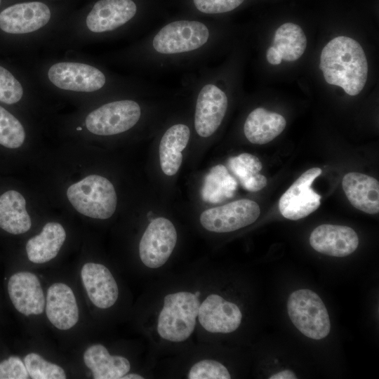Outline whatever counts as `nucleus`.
I'll return each mask as SVG.
<instances>
[{"label":"nucleus","mask_w":379,"mask_h":379,"mask_svg":"<svg viewBox=\"0 0 379 379\" xmlns=\"http://www.w3.org/2000/svg\"><path fill=\"white\" fill-rule=\"evenodd\" d=\"M245 0H192L194 8L201 14L218 15L231 12Z\"/></svg>","instance_id":"nucleus-32"},{"label":"nucleus","mask_w":379,"mask_h":379,"mask_svg":"<svg viewBox=\"0 0 379 379\" xmlns=\"http://www.w3.org/2000/svg\"><path fill=\"white\" fill-rule=\"evenodd\" d=\"M0 3H1V0H0Z\"/></svg>","instance_id":"nucleus-38"},{"label":"nucleus","mask_w":379,"mask_h":379,"mask_svg":"<svg viewBox=\"0 0 379 379\" xmlns=\"http://www.w3.org/2000/svg\"><path fill=\"white\" fill-rule=\"evenodd\" d=\"M144 377L137 373H128L124 375L121 379H143Z\"/></svg>","instance_id":"nucleus-36"},{"label":"nucleus","mask_w":379,"mask_h":379,"mask_svg":"<svg viewBox=\"0 0 379 379\" xmlns=\"http://www.w3.org/2000/svg\"><path fill=\"white\" fill-rule=\"evenodd\" d=\"M81 282L92 304L100 309L112 307L119 298L117 283L104 265L86 262L80 272Z\"/></svg>","instance_id":"nucleus-16"},{"label":"nucleus","mask_w":379,"mask_h":379,"mask_svg":"<svg viewBox=\"0 0 379 379\" xmlns=\"http://www.w3.org/2000/svg\"><path fill=\"white\" fill-rule=\"evenodd\" d=\"M319 67L326 81L341 87L352 96L364 88L368 62L361 46L352 38L339 36L330 41L320 55Z\"/></svg>","instance_id":"nucleus-3"},{"label":"nucleus","mask_w":379,"mask_h":379,"mask_svg":"<svg viewBox=\"0 0 379 379\" xmlns=\"http://www.w3.org/2000/svg\"><path fill=\"white\" fill-rule=\"evenodd\" d=\"M176 229L168 219L159 217L147 225L139 243V256L142 264L150 269L163 266L176 245Z\"/></svg>","instance_id":"nucleus-8"},{"label":"nucleus","mask_w":379,"mask_h":379,"mask_svg":"<svg viewBox=\"0 0 379 379\" xmlns=\"http://www.w3.org/2000/svg\"><path fill=\"white\" fill-rule=\"evenodd\" d=\"M22 95L20 83L8 70L0 66V101L14 104L22 98Z\"/></svg>","instance_id":"nucleus-31"},{"label":"nucleus","mask_w":379,"mask_h":379,"mask_svg":"<svg viewBox=\"0 0 379 379\" xmlns=\"http://www.w3.org/2000/svg\"><path fill=\"white\" fill-rule=\"evenodd\" d=\"M225 74L207 65L187 72L182 87L194 98V128L201 138L212 136L221 126L229 106Z\"/></svg>","instance_id":"nucleus-2"},{"label":"nucleus","mask_w":379,"mask_h":379,"mask_svg":"<svg viewBox=\"0 0 379 379\" xmlns=\"http://www.w3.org/2000/svg\"><path fill=\"white\" fill-rule=\"evenodd\" d=\"M241 319L242 314L239 307L218 294H208L200 302L197 321L207 332H233L239 328Z\"/></svg>","instance_id":"nucleus-12"},{"label":"nucleus","mask_w":379,"mask_h":379,"mask_svg":"<svg viewBox=\"0 0 379 379\" xmlns=\"http://www.w3.org/2000/svg\"><path fill=\"white\" fill-rule=\"evenodd\" d=\"M29 375L24 361L11 356L0 362V379H28Z\"/></svg>","instance_id":"nucleus-33"},{"label":"nucleus","mask_w":379,"mask_h":379,"mask_svg":"<svg viewBox=\"0 0 379 379\" xmlns=\"http://www.w3.org/2000/svg\"><path fill=\"white\" fill-rule=\"evenodd\" d=\"M321 172L317 167L306 171L281 197L279 208L284 218L297 220L309 215L320 206L321 197L311 185Z\"/></svg>","instance_id":"nucleus-10"},{"label":"nucleus","mask_w":379,"mask_h":379,"mask_svg":"<svg viewBox=\"0 0 379 379\" xmlns=\"http://www.w3.org/2000/svg\"><path fill=\"white\" fill-rule=\"evenodd\" d=\"M25 139L24 128L19 120L0 106V145L10 149L20 147Z\"/></svg>","instance_id":"nucleus-28"},{"label":"nucleus","mask_w":379,"mask_h":379,"mask_svg":"<svg viewBox=\"0 0 379 379\" xmlns=\"http://www.w3.org/2000/svg\"><path fill=\"white\" fill-rule=\"evenodd\" d=\"M270 379H296L295 373L291 370H284L275 373L270 377Z\"/></svg>","instance_id":"nucleus-35"},{"label":"nucleus","mask_w":379,"mask_h":379,"mask_svg":"<svg viewBox=\"0 0 379 379\" xmlns=\"http://www.w3.org/2000/svg\"><path fill=\"white\" fill-rule=\"evenodd\" d=\"M66 239L63 226L55 222H47L41 232L30 238L25 246L29 260L43 264L55 258Z\"/></svg>","instance_id":"nucleus-23"},{"label":"nucleus","mask_w":379,"mask_h":379,"mask_svg":"<svg viewBox=\"0 0 379 379\" xmlns=\"http://www.w3.org/2000/svg\"><path fill=\"white\" fill-rule=\"evenodd\" d=\"M266 58L269 63L271 65H279L282 58L279 52L273 47L271 46L267 50Z\"/></svg>","instance_id":"nucleus-34"},{"label":"nucleus","mask_w":379,"mask_h":379,"mask_svg":"<svg viewBox=\"0 0 379 379\" xmlns=\"http://www.w3.org/2000/svg\"><path fill=\"white\" fill-rule=\"evenodd\" d=\"M199 295V291H180L164 296L157 321L160 338L168 342L181 343L192 335L197 325Z\"/></svg>","instance_id":"nucleus-4"},{"label":"nucleus","mask_w":379,"mask_h":379,"mask_svg":"<svg viewBox=\"0 0 379 379\" xmlns=\"http://www.w3.org/2000/svg\"><path fill=\"white\" fill-rule=\"evenodd\" d=\"M49 8L40 1L12 5L0 13V28L14 34L30 33L46 25L51 19Z\"/></svg>","instance_id":"nucleus-15"},{"label":"nucleus","mask_w":379,"mask_h":379,"mask_svg":"<svg viewBox=\"0 0 379 379\" xmlns=\"http://www.w3.org/2000/svg\"><path fill=\"white\" fill-rule=\"evenodd\" d=\"M286 125V119L282 115L258 107L248 114L243 129L245 137L250 142L263 145L279 135Z\"/></svg>","instance_id":"nucleus-22"},{"label":"nucleus","mask_w":379,"mask_h":379,"mask_svg":"<svg viewBox=\"0 0 379 379\" xmlns=\"http://www.w3.org/2000/svg\"><path fill=\"white\" fill-rule=\"evenodd\" d=\"M45 312L56 328L67 331L73 328L79 321V310L72 288L62 282L51 284L46 293Z\"/></svg>","instance_id":"nucleus-17"},{"label":"nucleus","mask_w":379,"mask_h":379,"mask_svg":"<svg viewBox=\"0 0 379 379\" xmlns=\"http://www.w3.org/2000/svg\"><path fill=\"white\" fill-rule=\"evenodd\" d=\"M287 311L294 326L305 336L321 340L331 331L326 306L320 297L309 289L293 292L287 301Z\"/></svg>","instance_id":"nucleus-6"},{"label":"nucleus","mask_w":379,"mask_h":379,"mask_svg":"<svg viewBox=\"0 0 379 379\" xmlns=\"http://www.w3.org/2000/svg\"><path fill=\"white\" fill-rule=\"evenodd\" d=\"M307 43V37L302 28L294 23L286 22L276 30L272 46L282 60L293 62L302 55Z\"/></svg>","instance_id":"nucleus-26"},{"label":"nucleus","mask_w":379,"mask_h":379,"mask_svg":"<svg viewBox=\"0 0 379 379\" xmlns=\"http://www.w3.org/2000/svg\"><path fill=\"white\" fill-rule=\"evenodd\" d=\"M138 9L133 0H99L86 17V26L93 33L114 32L133 20Z\"/></svg>","instance_id":"nucleus-13"},{"label":"nucleus","mask_w":379,"mask_h":379,"mask_svg":"<svg viewBox=\"0 0 379 379\" xmlns=\"http://www.w3.org/2000/svg\"><path fill=\"white\" fill-rule=\"evenodd\" d=\"M237 187L235 178L229 173L225 166L218 165L211 169L204 190L205 194H208V200L217 203L232 197Z\"/></svg>","instance_id":"nucleus-27"},{"label":"nucleus","mask_w":379,"mask_h":379,"mask_svg":"<svg viewBox=\"0 0 379 379\" xmlns=\"http://www.w3.org/2000/svg\"><path fill=\"white\" fill-rule=\"evenodd\" d=\"M81 128H80V127L77 128V130H81Z\"/></svg>","instance_id":"nucleus-37"},{"label":"nucleus","mask_w":379,"mask_h":379,"mask_svg":"<svg viewBox=\"0 0 379 379\" xmlns=\"http://www.w3.org/2000/svg\"><path fill=\"white\" fill-rule=\"evenodd\" d=\"M142 108L132 99H122L104 104L86 117V128L93 134L109 136L126 132L140 121Z\"/></svg>","instance_id":"nucleus-7"},{"label":"nucleus","mask_w":379,"mask_h":379,"mask_svg":"<svg viewBox=\"0 0 379 379\" xmlns=\"http://www.w3.org/2000/svg\"><path fill=\"white\" fill-rule=\"evenodd\" d=\"M32 221L26 209L24 197L15 190H8L0 196V227L13 234L29 230Z\"/></svg>","instance_id":"nucleus-24"},{"label":"nucleus","mask_w":379,"mask_h":379,"mask_svg":"<svg viewBox=\"0 0 379 379\" xmlns=\"http://www.w3.org/2000/svg\"><path fill=\"white\" fill-rule=\"evenodd\" d=\"M260 214L258 204L244 199L204 211L200 215V222L209 232L225 233L251 225Z\"/></svg>","instance_id":"nucleus-9"},{"label":"nucleus","mask_w":379,"mask_h":379,"mask_svg":"<svg viewBox=\"0 0 379 379\" xmlns=\"http://www.w3.org/2000/svg\"><path fill=\"white\" fill-rule=\"evenodd\" d=\"M29 377L32 379H65V371L60 366L45 359L38 353H28L23 359Z\"/></svg>","instance_id":"nucleus-29"},{"label":"nucleus","mask_w":379,"mask_h":379,"mask_svg":"<svg viewBox=\"0 0 379 379\" xmlns=\"http://www.w3.org/2000/svg\"><path fill=\"white\" fill-rule=\"evenodd\" d=\"M67 197L79 213L95 219L109 218L117 204L114 185L106 178L98 175H88L70 185Z\"/></svg>","instance_id":"nucleus-5"},{"label":"nucleus","mask_w":379,"mask_h":379,"mask_svg":"<svg viewBox=\"0 0 379 379\" xmlns=\"http://www.w3.org/2000/svg\"><path fill=\"white\" fill-rule=\"evenodd\" d=\"M310 244L320 253L333 257H345L357 248L359 237L350 227L323 224L312 232Z\"/></svg>","instance_id":"nucleus-18"},{"label":"nucleus","mask_w":379,"mask_h":379,"mask_svg":"<svg viewBox=\"0 0 379 379\" xmlns=\"http://www.w3.org/2000/svg\"><path fill=\"white\" fill-rule=\"evenodd\" d=\"M187 378L190 379H230V373L220 362L213 359H203L190 368Z\"/></svg>","instance_id":"nucleus-30"},{"label":"nucleus","mask_w":379,"mask_h":379,"mask_svg":"<svg viewBox=\"0 0 379 379\" xmlns=\"http://www.w3.org/2000/svg\"><path fill=\"white\" fill-rule=\"evenodd\" d=\"M221 39V30L207 20H173L149 32L138 44L135 59L149 74L190 72L208 65Z\"/></svg>","instance_id":"nucleus-1"},{"label":"nucleus","mask_w":379,"mask_h":379,"mask_svg":"<svg viewBox=\"0 0 379 379\" xmlns=\"http://www.w3.org/2000/svg\"><path fill=\"white\" fill-rule=\"evenodd\" d=\"M86 366L94 379H121L131 370L128 359L120 355H112L101 344H93L83 354Z\"/></svg>","instance_id":"nucleus-21"},{"label":"nucleus","mask_w":379,"mask_h":379,"mask_svg":"<svg viewBox=\"0 0 379 379\" xmlns=\"http://www.w3.org/2000/svg\"><path fill=\"white\" fill-rule=\"evenodd\" d=\"M191 135L189 126L178 122L170 126L161 136L159 152L162 171L172 176L179 170L182 161V151L187 145Z\"/></svg>","instance_id":"nucleus-20"},{"label":"nucleus","mask_w":379,"mask_h":379,"mask_svg":"<svg viewBox=\"0 0 379 379\" xmlns=\"http://www.w3.org/2000/svg\"><path fill=\"white\" fill-rule=\"evenodd\" d=\"M228 169L244 189L257 192L267 185V178L259 173L262 168L260 159L251 154L243 153L229 159Z\"/></svg>","instance_id":"nucleus-25"},{"label":"nucleus","mask_w":379,"mask_h":379,"mask_svg":"<svg viewBox=\"0 0 379 379\" xmlns=\"http://www.w3.org/2000/svg\"><path fill=\"white\" fill-rule=\"evenodd\" d=\"M50 81L59 88L77 92H94L107 82L99 69L84 63L62 62L53 65L48 71Z\"/></svg>","instance_id":"nucleus-11"},{"label":"nucleus","mask_w":379,"mask_h":379,"mask_svg":"<svg viewBox=\"0 0 379 379\" xmlns=\"http://www.w3.org/2000/svg\"><path fill=\"white\" fill-rule=\"evenodd\" d=\"M343 191L350 204L368 214L379 211V182L368 175L358 172L345 174L342 180Z\"/></svg>","instance_id":"nucleus-19"},{"label":"nucleus","mask_w":379,"mask_h":379,"mask_svg":"<svg viewBox=\"0 0 379 379\" xmlns=\"http://www.w3.org/2000/svg\"><path fill=\"white\" fill-rule=\"evenodd\" d=\"M8 292L15 308L25 316L39 315L45 310L42 286L33 272L21 271L13 274L8 282Z\"/></svg>","instance_id":"nucleus-14"}]
</instances>
